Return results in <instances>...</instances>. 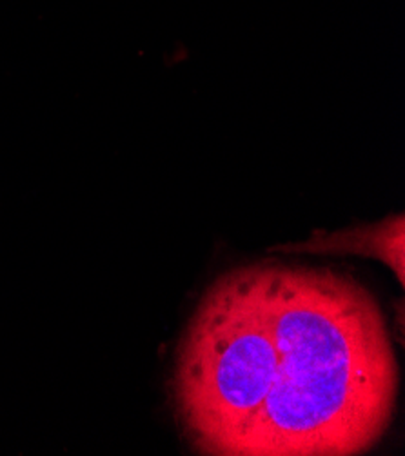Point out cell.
Segmentation results:
<instances>
[{"label":"cell","mask_w":405,"mask_h":456,"mask_svg":"<svg viewBox=\"0 0 405 456\" xmlns=\"http://www.w3.org/2000/svg\"><path fill=\"white\" fill-rule=\"evenodd\" d=\"M295 253L317 255H360L385 264L403 286L405 279V220L403 215H391L371 225H358L338 233H314L309 242L291 246Z\"/></svg>","instance_id":"cell-2"},{"label":"cell","mask_w":405,"mask_h":456,"mask_svg":"<svg viewBox=\"0 0 405 456\" xmlns=\"http://www.w3.org/2000/svg\"><path fill=\"white\" fill-rule=\"evenodd\" d=\"M398 362L375 295L328 267L220 275L180 338L171 400L206 456H358L387 433Z\"/></svg>","instance_id":"cell-1"}]
</instances>
